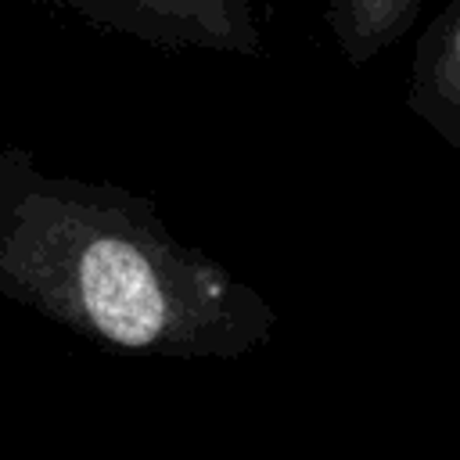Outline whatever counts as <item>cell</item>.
Instances as JSON below:
<instances>
[{"label":"cell","instance_id":"1","mask_svg":"<svg viewBox=\"0 0 460 460\" xmlns=\"http://www.w3.org/2000/svg\"><path fill=\"white\" fill-rule=\"evenodd\" d=\"M0 288L119 349L223 334L255 302L172 237L155 198L40 169L18 144H0Z\"/></svg>","mask_w":460,"mask_h":460},{"label":"cell","instance_id":"2","mask_svg":"<svg viewBox=\"0 0 460 460\" xmlns=\"http://www.w3.org/2000/svg\"><path fill=\"white\" fill-rule=\"evenodd\" d=\"M93 29L140 40L158 50H201L255 58L262 29L255 0H43Z\"/></svg>","mask_w":460,"mask_h":460},{"label":"cell","instance_id":"3","mask_svg":"<svg viewBox=\"0 0 460 460\" xmlns=\"http://www.w3.org/2000/svg\"><path fill=\"white\" fill-rule=\"evenodd\" d=\"M406 108L460 155V0H449L417 36Z\"/></svg>","mask_w":460,"mask_h":460},{"label":"cell","instance_id":"4","mask_svg":"<svg viewBox=\"0 0 460 460\" xmlns=\"http://www.w3.org/2000/svg\"><path fill=\"white\" fill-rule=\"evenodd\" d=\"M424 0H320L323 25L349 65H370L417 22Z\"/></svg>","mask_w":460,"mask_h":460}]
</instances>
